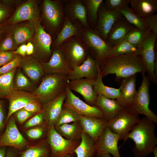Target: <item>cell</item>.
<instances>
[{"label": "cell", "instance_id": "cell-1", "mask_svg": "<svg viewBox=\"0 0 157 157\" xmlns=\"http://www.w3.org/2000/svg\"><path fill=\"white\" fill-rule=\"evenodd\" d=\"M99 69L103 77L114 74L118 79L126 78L138 73L147 72L144 63L137 51L127 54L109 56L99 67Z\"/></svg>", "mask_w": 157, "mask_h": 157}, {"label": "cell", "instance_id": "cell-2", "mask_svg": "<svg viewBox=\"0 0 157 157\" xmlns=\"http://www.w3.org/2000/svg\"><path fill=\"white\" fill-rule=\"evenodd\" d=\"M155 124L145 116L129 134L128 138L134 142L132 151L135 157H147L156 147Z\"/></svg>", "mask_w": 157, "mask_h": 157}, {"label": "cell", "instance_id": "cell-3", "mask_svg": "<svg viewBox=\"0 0 157 157\" xmlns=\"http://www.w3.org/2000/svg\"><path fill=\"white\" fill-rule=\"evenodd\" d=\"M69 81L68 74H46L33 93L35 99L42 105L65 91Z\"/></svg>", "mask_w": 157, "mask_h": 157}, {"label": "cell", "instance_id": "cell-4", "mask_svg": "<svg viewBox=\"0 0 157 157\" xmlns=\"http://www.w3.org/2000/svg\"><path fill=\"white\" fill-rule=\"evenodd\" d=\"M79 29L80 38L85 45L89 54L99 67L101 66L109 56L111 47L93 29L85 27Z\"/></svg>", "mask_w": 157, "mask_h": 157}, {"label": "cell", "instance_id": "cell-5", "mask_svg": "<svg viewBox=\"0 0 157 157\" xmlns=\"http://www.w3.org/2000/svg\"><path fill=\"white\" fill-rule=\"evenodd\" d=\"M142 80L134 100L130 106L124 110L132 115H143L155 124H157V115L149 107L150 103V80L145 74H142Z\"/></svg>", "mask_w": 157, "mask_h": 157}, {"label": "cell", "instance_id": "cell-6", "mask_svg": "<svg viewBox=\"0 0 157 157\" xmlns=\"http://www.w3.org/2000/svg\"><path fill=\"white\" fill-rule=\"evenodd\" d=\"M59 47L67 64L72 69L82 64L89 54L84 42L77 36L72 37L65 40Z\"/></svg>", "mask_w": 157, "mask_h": 157}, {"label": "cell", "instance_id": "cell-7", "mask_svg": "<svg viewBox=\"0 0 157 157\" xmlns=\"http://www.w3.org/2000/svg\"><path fill=\"white\" fill-rule=\"evenodd\" d=\"M46 141L50 149V157H65L73 153L81 142L65 139L57 132L54 126L47 128Z\"/></svg>", "mask_w": 157, "mask_h": 157}, {"label": "cell", "instance_id": "cell-8", "mask_svg": "<svg viewBox=\"0 0 157 157\" xmlns=\"http://www.w3.org/2000/svg\"><path fill=\"white\" fill-rule=\"evenodd\" d=\"M157 35L151 31L148 36L137 47V51L145 65L148 72L147 77L150 81L157 83V77L155 73L154 61L155 42Z\"/></svg>", "mask_w": 157, "mask_h": 157}, {"label": "cell", "instance_id": "cell-9", "mask_svg": "<svg viewBox=\"0 0 157 157\" xmlns=\"http://www.w3.org/2000/svg\"><path fill=\"white\" fill-rule=\"evenodd\" d=\"M141 119L138 116L131 114L125 110L112 120L108 122V126L113 132L118 134L120 140L124 141Z\"/></svg>", "mask_w": 157, "mask_h": 157}, {"label": "cell", "instance_id": "cell-10", "mask_svg": "<svg viewBox=\"0 0 157 157\" xmlns=\"http://www.w3.org/2000/svg\"><path fill=\"white\" fill-rule=\"evenodd\" d=\"M63 106L69 108L80 115L99 118H104L101 110L96 106H91L84 102L76 96L68 87Z\"/></svg>", "mask_w": 157, "mask_h": 157}, {"label": "cell", "instance_id": "cell-11", "mask_svg": "<svg viewBox=\"0 0 157 157\" xmlns=\"http://www.w3.org/2000/svg\"><path fill=\"white\" fill-rule=\"evenodd\" d=\"M103 3L104 1L99 8L97 22L93 30L106 41L113 25L117 20L123 16L118 10H107Z\"/></svg>", "mask_w": 157, "mask_h": 157}, {"label": "cell", "instance_id": "cell-12", "mask_svg": "<svg viewBox=\"0 0 157 157\" xmlns=\"http://www.w3.org/2000/svg\"><path fill=\"white\" fill-rule=\"evenodd\" d=\"M42 16L47 26L56 30L60 26L64 19L63 9L60 1L44 0L42 4Z\"/></svg>", "mask_w": 157, "mask_h": 157}, {"label": "cell", "instance_id": "cell-13", "mask_svg": "<svg viewBox=\"0 0 157 157\" xmlns=\"http://www.w3.org/2000/svg\"><path fill=\"white\" fill-rule=\"evenodd\" d=\"M7 123L6 129L0 137V147L9 146L19 149H24L28 142L19 131L14 117L12 115Z\"/></svg>", "mask_w": 157, "mask_h": 157}, {"label": "cell", "instance_id": "cell-14", "mask_svg": "<svg viewBox=\"0 0 157 157\" xmlns=\"http://www.w3.org/2000/svg\"><path fill=\"white\" fill-rule=\"evenodd\" d=\"M119 140V135L107 126L95 141L96 154L108 153L113 157H121L118 146Z\"/></svg>", "mask_w": 157, "mask_h": 157}, {"label": "cell", "instance_id": "cell-15", "mask_svg": "<svg viewBox=\"0 0 157 157\" xmlns=\"http://www.w3.org/2000/svg\"><path fill=\"white\" fill-rule=\"evenodd\" d=\"M39 14L37 1L27 0L18 6L8 23L14 24L24 21L35 22L39 20Z\"/></svg>", "mask_w": 157, "mask_h": 157}, {"label": "cell", "instance_id": "cell-16", "mask_svg": "<svg viewBox=\"0 0 157 157\" xmlns=\"http://www.w3.org/2000/svg\"><path fill=\"white\" fill-rule=\"evenodd\" d=\"M40 63L46 74H69L72 71L67 64L60 47L56 48L52 51L49 61H41Z\"/></svg>", "mask_w": 157, "mask_h": 157}, {"label": "cell", "instance_id": "cell-17", "mask_svg": "<svg viewBox=\"0 0 157 157\" xmlns=\"http://www.w3.org/2000/svg\"><path fill=\"white\" fill-rule=\"evenodd\" d=\"M35 31L33 43L34 51L40 58L51 57L52 51L51 49L52 42L50 35L45 30L39 20L35 22Z\"/></svg>", "mask_w": 157, "mask_h": 157}, {"label": "cell", "instance_id": "cell-18", "mask_svg": "<svg viewBox=\"0 0 157 157\" xmlns=\"http://www.w3.org/2000/svg\"><path fill=\"white\" fill-rule=\"evenodd\" d=\"M66 97V92L42 104V112L44 118V124L48 128L54 126L62 110Z\"/></svg>", "mask_w": 157, "mask_h": 157}, {"label": "cell", "instance_id": "cell-19", "mask_svg": "<svg viewBox=\"0 0 157 157\" xmlns=\"http://www.w3.org/2000/svg\"><path fill=\"white\" fill-rule=\"evenodd\" d=\"M98 64L94 59L88 54L86 59L81 65L74 67L68 74L69 81L83 78L95 80L98 75Z\"/></svg>", "mask_w": 157, "mask_h": 157}, {"label": "cell", "instance_id": "cell-20", "mask_svg": "<svg viewBox=\"0 0 157 157\" xmlns=\"http://www.w3.org/2000/svg\"><path fill=\"white\" fill-rule=\"evenodd\" d=\"M94 80L86 78L74 79L69 81L68 87L71 91H74L81 95L86 103L94 106L97 96L93 87Z\"/></svg>", "mask_w": 157, "mask_h": 157}, {"label": "cell", "instance_id": "cell-21", "mask_svg": "<svg viewBox=\"0 0 157 157\" xmlns=\"http://www.w3.org/2000/svg\"><path fill=\"white\" fill-rule=\"evenodd\" d=\"M79 122L83 132L88 135L95 142L108 126V122L104 118L79 115Z\"/></svg>", "mask_w": 157, "mask_h": 157}, {"label": "cell", "instance_id": "cell-22", "mask_svg": "<svg viewBox=\"0 0 157 157\" xmlns=\"http://www.w3.org/2000/svg\"><path fill=\"white\" fill-rule=\"evenodd\" d=\"M136 75L135 74L123 79L119 95L116 100L124 109L131 105L136 95Z\"/></svg>", "mask_w": 157, "mask_h": 157}, {"label": "cell", "instance_id": "cell-23", "mask_svg": "<svg viewBox=\"0 0 157 157\" xmlns=\"http://www.w3.org/2000/svg\"><path fill=\"white\" fill-rule=\"evenodd\" d=\"M7 99L9 100V106L6 123L16 111L23 108L28 102L35 99L33 93L15 90H12Z\"/></svg>", "mask_w": 157, "mask_h": 157}, {"label": "cell", "instance_id": "cell-24", "mask_svg": "<svg viewBox=\"0 0 157 157\" xmlns=\"http://www.w3.org/2000/svg\"><path fill=\"white\" fill-rule=\"evenodd\" d=\"M94 105L99 108L104 115V118L108 122L124 110V108L115 99H109L101 95H97Z\"/></svg>", "mask_w": 157, "mask_h": 157}, {"label": "cell", "instance_id": "cell-25", "mask_svg": "<svg viewBox=\"0 0 157 157\" xmlns=\"http://www.w3.org/2000/svg\"><path fill=\"white\" fill-rule=\"evenodd\" d=\"M135 27L123 17L115 23L108 35L106 42L111 47L123 40Z\"/></svg>", "mask_w": 157, "mask_h": 157}, {"label": "cell", "instance_id": "cell-26", "mask_svg": "<svg viewBox=\"0 0 157 157\" xmlns=\"http://www.w3.org/2000/svg\"><path fill=\"white\" fill-rule=\"evenodd\" d=\"M65 10L69 19L77 20L84 27L90 28L87 20V9L83 1H69L66 5Z\"/></svg>", "mask_w": 157, "mask_h": 157}, {"label": "cell", "instance_id": "cell-27", "mask_svg": "<svg viewBox=\"0 0 157 157\" xmlns=\"http://www.w3.org/2000/svg\"><path fill=\"white\" fill-rule=\"evenodd\" d=\"M33 81H37L45 74L40 62L34 57L26 56L23 58L19 66Z\"/></svg>", "mask_w": 157, "mask_h": 157}, {"label": "cell", "instance_id": "cell-28", "mask_svg": "<svg viewBox=\"0 0 157 157\" xmlns=\"http://www.w3.org/2000/svg\"><path fill=\"white\" fill-rule=\"evenodd\" d=\"M35 31V22L28 21L16 26L12 30L13 36L17 47L31 39Z\"/></svg>", "mask_w": 157, "mask_h": 157}, {"label": "cell", "instance_id": "cell-29", "mask_svg": "<svg viewBox=\"0 0 157 157\" xmlns=\"http://www.w3.org/2000/svg\"><path fill=\"white\" fill-rule=\"evenodd\" d=\"M130 9L139 17L144 19L157 10V0H130Z\"/></svg>", "mask_w": 157, "mask_h": 157}, {"label": "cell", "instance_id": "cell-30", "mask_svg": "<svg viewBox=\"0 0 157 157\" xmlns=\"http://www.w3.org/2000/svg\"><path fill=\"white\" fill-rule=\"evenodd\" d=\"M74 36L80 37V29L66 15L63 27L57 34L54 42L55 49L59 47L65 41Z\"/></svg>", "mask_w": 157, "mask_h": 157}, {"label": "cell", "instance_id": "cell-31", "mask_svg": "<svg viewBox=\"0 0 157 157\" xmlns=\"http://www.w3.org/2000/svg\"><path fill=\"white\" fill-rule=\"evenodd\" d=\"M55 128L57 132L65 139L72 141H81L83 131L79 121L63 124Z\"/></svg>", "mask_w": 157, "mask_h": 157}, {"label": "cell", "instance_id": "cell-32", "mask_svg": "<svg viewBox=\"0 0 157 157\" xmlns=\"http://www.w3.org/2000/svg\"><path fill=\"white\" fill-rule=\"evenodd\" d=\"M73 152L77 157H94L96 154L95 142L83 132L80 143Z\"/></svg>", "mask_w": 157, "mask_h": 157}, {"label": "cell", "instance_id": "cell-33", "mask_svg": "<svg viewBox=\"0 0 157 157\" xmlns=\"http://www.w3.org/2000/svg\"><path fill=\"white\" fill-rule=\"evenodd\" d=\"M102 78L99 67L97 76L93 83L95 93L97 95H101L109 99H117L119 95L120 88L116 89L105 85L103 82Z\"/></svg>", "mask_w": 157, "mask_h": 157}, {"label": "cell", "instance_id": "cell-34", "mask_svg": "<svg viewBox=\"0 0 157 157\" xmlns=\"http://www.w3.org/2000/svg\"><path fill=\"white\" fill-rule=\"evenodd\" d=\"M51 150L47 142L31 146L20 153L19 157H50Z\"/></svg>", "mask_w": 157, "mask_h": 157}, {"label": "cell", "instance_id": "cell-35", "mask_svg": "<svg viewBox=\"0 0 157 157\" xmlns=\"http://www.w3.org/2000/svg\"><path fill=\"white\" fill-rule=\"evenodd\" d=\"M16 69L0 75V98H7L13 90V80Z\"/></svg>", "mask_w": 157, "mask_h": 157}, {"label": "cell", "instance_id": "cell-36", "mask_svg": "<svg viewBox=\"0 0 157 157\" xmlns=\"http://www.w3.org/2000/svg\"><path fill=\"white\" fill-rule=\"evenodd\" d=\"M151 31L135 27L123 39L137 47L148 36Z\"/></svg>", "mask_w": 157, "mask_h": 157}, {"label": "cell", "instance_id": "cell-37", "mask_svg": "<svg viewBox=\"0 0 157 157\" xmlns=\"http://www.w3.org/2000/svg\"><path fill=\"white\" fill-rule=\"evenodd\" d=\"M118 10L129 22L135 27L144 30H149L145 25L144 19L135 14L129 6L123 7Z\"/></svg>", "mask_w": 157, "mask_h": 157}, {"label": "cell", "instance_id": "cell-38", "mask_svg": "<svg viewBox=\"0 0 157 157\" xmlns=\"http://www.w3.org/2000/svg\"><path fill=\"white\" fill-rule=\"evenodd\" d=\"M83 1L87 9L91 25L95 28L98 20L99 10L103 0H85Z\"/></svg>", "mask_w": 157, "mask_h": 157}, {"label": "cell", "instance_id": "cell-39", "mask_svg": "<svg viewBox=\"0 0 157 157\" xmlns=\"http://www.w3.org/2000/svg\"><path fill=\"white\" fill-rule=\"evenodd\" d=\"M137 47L123 39L111 47L109 56H116L127 54L136 51Z\"/></svg>", "mask_w": 157, "mask_h": 157}, {"label": "cell", "instance_id": "cell-40", "mask_svg": "<svg viewBox=\"0 0 157 157\" xmlns=\"http://www.w3.org/2000/svg\"><path fill=\"white\" fill-rule=\"evenodd\" d=\"M79 121V115L72 110L63 106L61 112L55 122L54 126Z\"/></svg>", "mask_w": 157, "mask_h": 157}, {"label": "cell", "instance_id": "cell-41", "mask_svg": "<svg viewBox=\"0 0 157 157\" xmlns=\"http://www.w3.org/2000/svg\"><path fill=\"white\" fill-rule=\"evenodd\" d=\"M33 88L31 82L23 73L19 72L13 80V90L32 91Z\"/></svg>", "mask_w": 157, "mask_h": 157}, {"label": "cell", "instance_id": "cell-42", "mask_svg": "<svg viewBox=\"0 0 157 157\" xmlns=\"http://www.w3.org/2000/svg\"><path fill=\"white\" fill-rule=\"evenodd\" d=\"M17 47L14 37L10 33L8 34L0 41V51H13Z\"/></svg>", "mask_w": 157, "mask_h": 157}, {"label": "cell", "instance_id": "cell-43", "mask_svg": "<svg viewBox=\"0 0 157 157\" xmlns=\"http://www.w3.org/2000/svg\"><path fill=\"white\" fill-rule=\"evenodd\" d=\"M130 0H106L104 5L109 10H118L123 7L129 6Z\"/></svg>", "mask_w": 157, "mask_h": 157}, {"label": "cell", "instance_id": "cell-44", "mask_svg": "<svg viewBox=\"0 0 157 157\" xmlns=\"http://www.w3.org/2000/svg\"><path fill=\"white\" fill-rule=\"evenodd\" d=\"M22 58L20 55H17L12 60L0 67V75L8 73L19 67Z\"/></svg>", "mask_w": 157, "mask_h": 157}, {"label": "cell", "instance_id": "cell-45", "mask_svg": "<svg viewBox=\"0 0 157 157\" xmlns=\"http://www.w3.org/2000/svg\"><path fill=\"white\" fill-rule=\"evenodd\" d=\"M47 130V128L44 124L29 129L26 131V133L30 138L35 140L42 137L45 131Z\"/></svg>", "mask_w": 157, "mask_h": 157}, {"label": "cell", "instance_id": "cell-46", "mask_svg": "<svg viewBox=\"0 0 157 157\" xmlns=\"http://www.w3.org/2000/svg\"><path fill=\"white\" fill-rule=\"evenodd\" d=\"M44 124V118L42 111L27 121L24 124L23 127L28 128Z\"/></svg>", "mask_w": 157, "mask_h": 157}, {"label": "cell", "instance_id": "cell-47", "mask_svg": "<svg viewBox=\"0 0 157 157\" xmlns=\"http://www.w3.org/2000/svg\"><path fill=\"white\" fill-rule=\"evenodd\" d=\"M148 29L157 35V14H154L144 19Z\"/></svg>", "mask_w": 157, "mask_h": 157}, {"label": "cell", "instance_id": "cell-48", "mask_svg": "<svg viewBox=\"0 0 157 157\" xmlns=\"http://www.w3.org/2000/svg\"><path fill=\"white\" fill-rule=\"evenodd\" d=\"M14 50L0 51V67L12 60L17 54H14Z\"/></svg>", "mask_w": 157, "mask_h": 157}, {"label": "cell", "instance_id": "cell-49", "mask_svg": "<svg viewBox=\"0 0 157 157\" xmlns=\"http://www.w3.org/2000/svg\"><path fill=\"white\" fill-rule=\"evenodd\" d=\"M42 105L36 99L28 102L23 108L27 111L33 114L42 111Z\"/></svg>", "mask_w": 157, "mask_h": 157}, {"label": "cell", "instance_id": "cell-50", "mask_svg": "<svg viewBox=\"0 0 157 157\" xmlns=\"http://www.w3.org/2000/svg\"><path fill=\"white\" fill-rule=\"evenodd\" d=\"M17 119L20 124H22L34 114L29 112L24 108L21 109L14 113Z\"/></svg>", "mask_w": 157, "mask_h": 157}, {"label": "cell", "instance_id": "cell-51", "mask_svg": "<svg viewBox=\"0 0 157 157\" xmlns=\"http://www.w3.org/2000/svg\"><path fill=\"white\" fill-rule=\"evenodd\" d=\"M10 13L8 7L0 2V22L7 18Z\"/></svg>", "mask_w": 157, "mask_h": 157}, {"label": "cell", "instance_id": "cell-52", "mask_svg": "<svg viewBox=\"0 0 157 157\" xmlns=\"http://www.w3.org/2000/svg\"><path fill=\"white\" fill-rule=\"evenodd\" d=\"M6 119L3 105L0 100V132L2 131L4 127Z\"/></svg>", "mask_w": 157, "mask_h": 157}, {"label": "cell", "instance_id": "cell-53", "mask_svg": "<svg viewBox=\"0 0 157 157\" xmlns=\"http://www.w3.org/2000/svg\"><path fill=\"white\" fill-rule=\"evenodd\" d=\"M26 44L25 42L20 45L14 51V53L15 54L20 55L22 58H24L26 56Z\"/></svg>", "mask_w": 157, "mask_h": 157}, {"label": "cell", "instance_id": "cell-54", "mask_svg": "<svg viewBox=\"0 0 157 157\" xmlns=\"http://www.w3.org/2000/svg\"><path fill=\"white\" fill-rule=\"evenodd\" d=\"M26 55L30 56L34 53V47L32 43L28 41L26 44Z\"/></svg>", "mask_w": 157, "mask_h": 157}, {"label": "cell", "instance_id": "cell-55", "mask_svg": "<svg viewBox=\"0 0 157 157\" xmlns=\"http://www.w3.org/2000/svg\"><path fill=\"white\" fill-rule=\"evenodd\" d=\"M2 3L6 6L16 5L19 3L21 1L15 0H2Z\"/></svg>", "mask_w": 157, "mask_h": 157}, {"label": "cell", "instance_id": "cell-56", "mask_svg": "<svg viewBox=\"0 0 157 157\" xmlns=\"http://www.w3.org/2000/svg\"><path fill=\"white\" fill-rule=\"evenodd\" d=\"M6 157H16V153L13 150L6 149Z\"/></svg>", "mask_w": 157, "mask_h": 157}, {"label": "cell", "instance_id": "cell-57", "mask_svg": "<svg viewBox=\"0 0 157 157\" xmlns=\"http://www.w3.org/2000/svg\"><path fill=\"white\" fill-rule=\"evenodd\" d=\"M6 147H0V157H6Z\"/></svg>", "mask_w": 157, "mask_h": 157}, {"label": "cell", "instance_id": "cell-58", "mask_svg": "<svg viewBox=\"0 0 157 157\" xmlns=\"http://www.w3.org/2000/svg\"><path fill=\"white\" fill-rule=\"evenodd\" d=\"M96 157H111L110 154L108 153H101L96 154ZM130 157H134L131 156Z\"/></svg>", "mask_w": 157, "mask_h": 157}, {"label": "cell", "instance_id": "cell-59", "mask_svg": "<svg viewBox=\"0 0 157 157\" xmlns=\"http://www.w3.org/2000/svg\"><path fill=\"white\" fill-rule=\"evenodd\" d=\"M152 153H153L154 157H157V147H156L154 149Z\"/></svg>", "mask_w": 157, "mask_h": 157}, {"label": "cell", "instance_id": "cell-60", "mask_svg": "<svg viewBox=\"0 0 157 157\" xmlns=\"http://www.w3.org/2000/svg\"><path fill=\"white\" fill-rule=\"evenodd\" d=\"M75 154L73 152L69 154L65 157H75Z\"/></svg>", "mask_w": 157, "mask_h": 157}, {"label": "cell", "instance_id": "cell-61", "mask_svg": "<svg viewBox=\"0 0 157 157\" xmlns=\"http://www.w3.org/2000/svg\"><path fill=\"white\" fill-rule=\"evenodd\" d=\"M4 34L3 32L1 31L0 32V41L3 38Z\"/></svg>", "mask_w": 157, "mask_h": 157}, {"label": "cell", "instance_id": "cell-62", "mask_svg": "<svg viewBox=\"0 0 157 157\" xmlns=\"http://www.w3.org/2000/svg\"><path fill=\"white\" fill-rule=\"evenodd\" d=\"M3 25H0V32H1L2 30L3 29Z\"/></svg>", "mask_w": 157, "mask_h": 157}]
</instances>
